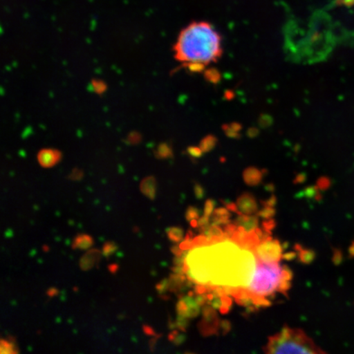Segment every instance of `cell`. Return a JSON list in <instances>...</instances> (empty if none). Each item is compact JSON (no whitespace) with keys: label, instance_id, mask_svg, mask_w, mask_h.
<instances>
[{"label":"cell","instance_id":"obj_1","mask_svg":"<svg viewBox=\"0 0 354 354\" xmlns=\"http://www.w3.org/2000/svg\"><path fill=\"white\" fill-rule=\"evenodd\" d=\"M174 50L177 59L201 71L223 54L221 37L209 22L194 21L180 32Z\"/></svg>","mask_w":354,"mask_h":354},{"label":"cell","instance_id":"obj_2","mask_svg":"<svg viewBox=\"0 0 354 354\" xmlns=\"http://www.w3.org/2000/svg\"><path fill=\"white\" fill-rule=\"evenodd\" d=\"M293 273L286 266L278 263H265L257 258V266L253 279L246 290L252 298H266L280 292L282 282L291 281Z\"/></svg>","mask_w":354,"mask_h":354},{"label":"cell","instance_id":"obj_3","mask_svg":"<svg viewBox=\"0 0 354 354\" xmlns=\"http://www.w3.org/2000/svg\"><path fill=\"white\" fill-rule=\"evenodd\" d=\"M267 353H325L303 330L285 326L279 333L270 336L263 347Z\"/></svg>","mask_w":354,"mask_h":354},{"label":"cell","instance_id":"obj_4","mask_svg":"<svg viewBox=\"0 0 354 354\" xmlns=\"http://www.w3.org/2000/svg\"><path fill=\"white\" fill-rule=\"evenodd\" d=\"M254 251L257 258L265 263H279L283 258L281 243L272 238L261 241Z\"/></svg>","mask_w":354,"mask_h":354},{"label":"cell","instance_id":"obj_5","mask_svg":"<svg viewBox=\"0 0 354 354\" xmlns=\"http://www.w3.org/2000/svg\"><path fill=\"white\" fill-rule=\"evenodd\" d=\"M203 321L199 323V330L205 335H211L216 333V330L219 329L218 317L216 316L215 309L209 306L203 308Z\"/></svg>","mask_w":354,"mask_h":354},{"label":"cell","instance_id":"obj_6","mask_svg":"<svg viewBox=\"0 0 354 354\" xmlns=\"http://www.w3.org/2000/svg\"><path fill=\"white\" fill-rule=\"evenodd\" d=\"M236 206L240 214L253 215L259 212L255 197L249 193L243 194L241 197H239Z\"/></svg>","mask_w":354,"mask_h":354},{"label":"cell","instance_id":"obj_7","mask_svg":"<svg viewBox=\"0 0 354 354\" xmlns=\"http://www.w3.org/2000/svg\"><path fill=\"white\" fill-rule=\"evenodd\" d=\"M259 216L258 215L239 214L236 220L237 227L245 230V232L251 233L255 232L259 228Z\"/></svg>","mask_w":354,"mask_h":354},{"label":"cell","instance_id":"obj_8","mask_svg":"<svg viewBox=\"0 0 354 354\" xmlns=\"http://www.w3.org/2000/svg\"><path fill=\"white\" fill-rule=\"evenodd\" d=\"M101 251L99 250H91L84 254L80 260V268L82 271H88L99 262L101 257Z\"/></svg>","mask_w":354,"mask_h":354},{"label":"cell","instance_id":"obj_9","mask_svg":"<svg viewBox=\"0 0 354 354\" xmlns=\"http://www.w3.org/2000/svg\"><path fill=\"white\" fill-rule=\"evenodd\" d=\"M243 180H245L247 185H250V187L258 185L263 180V171L257 169L255 167L248 168V169L243 172Z\"/></svg>","mask_w":354,"mask_h":354},{"label":"cell","instance_id":"obj_10","mask_svg":"<svg viewBox=\"0 0 354 354\" xmlns=\"http://www.w3.org/2000/svg\"><path fill=\"white\" fill-rule=\"evenodd\" d=\"M231 218V214L227 209L220 207V209H215L212 214V225H223L228 224Z\"/></svg>","mask_w":354,"mask_h":354},{"label":"cell","instance_id":"obj_11","mask_svg":"<svg viewBox=\"0 0 354 354\" xmlns=\"http://www.w3.org/2000/svg\"><path fill=\"white\" fill-rule=\"evenodd\" d=\"M93 245V239L86 234H80L74 239L73 243V250H88Z\"/></svg>","mask_w":354,"mask_h":354},{"label":"cell","instance_id":"obj_12","mask_svg":"<svg viewBox=\"0 0 354 354\" xmlns=\"http://www.w3.org/2000/svg\"><path fill=\"white\" fill-rule=\"evenodd\" d=\"M57 160H59V155L55 152L44 151L39 155V162L44 167L55 165Z\"/></svg>","mask_w":354,"mask_h":354},{"label":"cell","instance_id":"obj_13","mask_svg":"<svg viewBox=\"0 0 354 354\" xmlns=\"http://www.w3.org/2000/svg\"><path fill=\"white\" fill-rule=\"evenodd\" d=\"M296 250L298 251V257L301 263L310 264L315 259V252L311 250L304 249L302 246L297 245Z\"/></svg>","mask_w":354,"mask_h":354},{"label":"cell","instance_id":"obj_14","mask_svg":"<svg viewBox=\"0 0 354 354\" xmlns=\"http://www.w3.org/2000/svg\"><path fill=\"white\" fill-rule=\"evenodd\" d=\"M141 192L150 199L155 197V180L153 177H149L142 181L140 185Z\"/></svg>","mask_w":354,"mask_h":354},{"label":"cell","instance_id":"obj_15","mask_svg":"<svg viewBox=\"0 0 354 354\" xmlns=\"http://www.w3.org/2000/svg\"><path fill=\"white\" fill-rule=\"evenodd\" d=\"M0 353L2 354L19 353V351L17 349L15 340L11 337L8 339H1V342H0Z\"/></svg>","mask_w":354,"mask_h":354},{"label":"cell","instance_id":"obj_16","mask_svg":"<svg viewBox=\"0 0 354 354\" xmlns=\"http://www.w3.org/2000/svg\"><path fill=\"white\" fill-rule=\"evenodd\" d=\"M167 234L169 240L174 243H179L183 240L184 232L180 227H171L167 230Z\"/></svg>","mask_w":354,"mask_h":354},{"label":"cell","instance_id":"obj_17","mask_svg":"<svg viewBox=\"0 0 354 354\" xmlns=\"http://www.w3.org/2000/svg\"><path fill=\"white\" fill-rule=\"evenodd\" d=\"M275 214L276 210L274 209V207L271 206H264L262 210L257 212V215L264 219L272 218Z\"/></svg>","mask_w":354,"mask_h":354},{"label":"cell","instance_id":"obj_18","mask_svg":"<svg viewBox=\"0 0 354 354\" xmlns=\"http://www.w3.org/2000/svg\"><path fill=\"white\" fill-rule=\"evenodd\" d=\"M216 144V139L214 136L206 137L203 139L202 142V151H209L212 148L214 147Z\"/></svg>","mask_w":354,"mask_h":354},{"label":"cell","instance_id":"obj_19","mask_svg":"<svg viewBox=\"0 0 354 354\" xmlns=\"http://www.w3.org/2000/svg\"><path fill=\"white\" fill-rule=\"evenodd\" d=\"M118 250V246L113 242H106L102 249L104 256L109 257Z\"/></svg>","mask_w":354,"mask_h":354},{"label":"cell","instance_id":"obj_20","mask_svg":"<svg viewBox=\"0 0 354 354\" xmlns=\"http://www.w3.org/2000/svg\"><path fill=\"white\" fill-rule=\"evenodd\" d=\"M185 216H187V219L189 221H192L193 220H196L198 218V212L196 207H189L187 211V214H185Z\"/></svg>","mask_w":354,"mask_h":354},{"label":"cell","instance_id":"obj_21","mask_svg":"<svg viewBox=\"0 0 354 354\" xmlns=\"http://www.w3.org/2000/svg\"><path fill=\"white\" fill-rule=\"evenodd\" d=\"M214 207H215V202L214 201H212V199H209V201H207L205 203V216H209V218H211L212 212H214Z\"/></svg>","mask_w":354,"mask_h":354},{"label":"cell","instance_id":"obj_22","mask_svg":"<svg viewBox=\"0 0 354 354\" xmlns=\"http://www.w3.org/2000/svg\"><path fill=\"white\" fill-rule=\"evenodd\" d=\"M156 289L160 294L163 293V292H165L167 290H169V281H168V280H165L160 283H158V284L156 286Z\"/></svg>","mask_w":354,"mask_h":354},{"label":"cell","instance_id":"obj_23","mask_svg":"<svg viewBox=\"0 0 354 354\" xmlns=\"http://www.w3.org/2000/svg\"><path fill=\"white\" fill-rule=\"evenodd\" d=\"M276 227V223L275 221L272 219H267V221H265L263 224V230H265L266 232H271L272 230Z\"/></svg>","mask_w":354,"mask_h":354},{"label":"cell","instance_id":"obj_24","mask_svg":"<svg viewBox=\"0 0 354 354\" xmlns=\"http://www.w3.org/2000/svg\"><path fill=\"white\" fill-rule=\"evenodd\" d=\"M143 330L145 333L147 335H155L154 330L151 328V327L149 326H143Z\"/></svg>","mask_w":354,"mask_h":354},{"label":"cell","instance_id":"obj_25","mask_svg":"<svg viewBox=\"0 0 354 354\" xmlns=\"http://www.w3.org/2000/svg\"><path fill=\"white\" fill-rule=\"evenodd\" d=\"M334 262L335 263H339L340 261H342V253H340L339 251H335V255H334Z\"/></svg>","mask_w":354,"mask_h":354},{"label":"cell","instance_id":"obj_26","mask_svg":"<svg viewBox=\"0 0 354 354\" xmlns=\"http://www.w3.org/2000/svg\"><path fill=\"white\" fill-rule=\"evenodd\" d=\"M296 255H297V254H296V253H295V252H291V253H288V254L283 255V259H285L286 260H292V259H295Z\"/></svg>","mask_w":354,"mask_h":354},{"label":"cell","instance_id":"obj_27","mask_svg":"<svg viewBox=\"0 0 354 354\" xmlns=\"http://www.w3.org/2000/svg\"><path fill=\"white\" fill-rule=\"evenodd\" d=\"M184 342V335H178L176 336L175 339L174 340V344H180Z\"/></svg>","mask_w":354,"mask_h":354},{"label":"cell","instance_id":"obj_28","mask_svg":"<svg viewBox=\"0 0 354 354\" xmlns=\"http://www.w3.org/2000/svg\"><path fill=\"white\" fill-rule=\"evenodd\" d=\"M57 293H59V291H57L55 288H50V289L47 291V295L50 296V297L57 295Z\"/></svg>","mask_w":354,"mask_h":354},{"label":"cell","instance_id":"obj_29","mask_svg":"<svg viewBox=\"0 0 354 354\" xmlns=\"http://www.w3.org/2000/svg\"><path fill=\"white\" fill-rule=\"evenodd\" d=\"M109 270L110 272L116 273L118 270V266L117 264H111L109 266Z\"/></svg>","mask_w":354,"mask_h":354},{"label":"cell","instance_id":"obj_30","mask_svg":"<svg viewBox=\"0 0 354 354\" xmlns=\"http://www.w3.org/2000/svg\"><path fill=\"white\" fill-rule=\"evenodd\" d=\"M178 335V331L174 330V332H172V333L169 335V336H168V339H169L171 342H174L176 336Z\"/></svg>","mask_w":354,"mask_h":354},{"label":"cell","instance_id":"obj_31","mask_svg":"<svg viewBox=\"0 0 354 354\" xmlns=\"http://www.w3.org/2000/svg\"><path fill=\"white\" fill-rule=\"evenodd\" d=\"M158 337H160V335L156 336V337L150 340L149 347H150V348L152 349V351H153L154 344H155V343H156V340L158 339Z\"/></svg>","mask_w":354,"mask_h":354},{"label":"cell","instance_id":"obj_32","mask_svg":"<svg viewBox=\"0 0 354 354\" xmlns=\"http://www.w3.org/2000/svg\"><path fill=\"white\" fill-rule=\"evenodd\" d=\"M349 255L351 257H354V242L352 243L351 246L349 247Z\"/></svg>","mask_w":354,"mask_h":354},{"label":"cell","instance_id":"obj_33","mask_svg":"<svg viewBox=\"0 0 354 354\" xmlns=\"http://www.w3.org/2000/svg\"><path fill=\"white\" fill-rule=\"evenodd\" d=\"M43 249H44V252H46V251H48V248L47 246H46V245H44V246L43 247Z\"/></svg>","mask_w":354,"mask_h":354}]
</instances>
